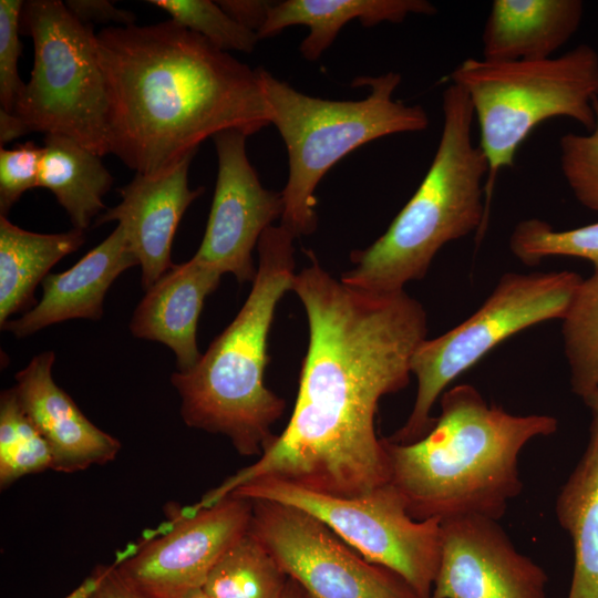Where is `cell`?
<instances>
[{"mask_svg": "<svg viewBox=\"0 0 598 598\" xmlns=\"http://www.w3.org/2000/svg\"><path fill=\"white\" fill-rule=\"evenodd\" d=\"M42 150L39 187L52 192L73 228L84 231L105 209L113 176L100 155L68 136L47 134Z\"/></svg>", "mask_w": 598, "mask_h": 598, "instance_id": "603a6c76", "label": "cell"}, {"mask_svg": "<svg viewBox=\"0 0 598 598\" xmlns=\"http://www.w3.org/2000/svg\"><path fill=\"white\" fill-rule=\"evenodd\" d=\"M138 265L124 230L116 228L70 269L49 274L42 281L41 300L2 330L17 338L70 319L97 320L103 316L106 291L126 269Z\"/></svg>", "mask_w": 598, "mask_h": 598, "instance_id": "e0dca14e", "label": "cell"}, {"mask_svg": "<svg viewBox=\"0 0 598 598\" xmlns=\"http://www.w3.org/2000/svg\"><path fill=\"white\" fill-rule=\"evenodd\" d=\"M596 122L589 134H564L559 140L560 168L571 193L586 208L598 212V97Z\"/></svg>", "mask_w": 598, "mask_h": 598, "instance_id": "f1b7e54d", "label": "cell"}, {"mask_svg": "<svg viewBox=\"0 0 598 598\" xmlns=\"http://www.w3.org/2000/svg\"><path fill=\"white\" fill-rule=\"evenodd\" d=\"M246 135L225 130L213 136L217 178L200 246L194 257L239 282L255 279L252 250L283 213L282 193L265 188L246 152Z\"/></svg>", "mask_w": 598, "mask_h": 598, "instance_id": "4fadbf2b", "label": "cell"}, {"mask_svg": "<svg viewBox=\"0 0 598 598\" xmlns=\"http://www.w3.org/2000/svg\"><path fill=\"white\" fill-rule=\"evenodd\" d=\"M147 2L166 11L173 21L223 51L235 50L250 53L259 41L256 32L236 22L217 1L150 0Z\"/></svg>", "mask_w": 598, "mask_h": 598, "instance_id": "83f0119b", "label": "cell"}, {"mask_svg": "<svg viewBox=\"0 0 598 598\" xmlns=\"http://www.w3.org/2000/svg\"><path fill=\"white\" fill-rule=\"evenodd\" d=\"M21 0L0 1V103L1 109L14 112L24 84L18 73V60L22 52L19 39Z\"/></svg>", "mask_w": 598, "mask_h": 598, "instance_id": "f546056e", "label": "cell"}, {"mask_svg": "<svg viewBox=\"0 0 598 598\" xmlns=\"http://www.w3.org/2000/svg\"><path fill=\"white\" fill-rule=\"evenodd\" d=\"M288 576L248 532L210 570L203 590L209 598H281Z\"/></svg>", "mask_w": 598, "mask_h": 598, "instance_id": "cb8c5ba5", "label": "cell"}, {"mask_svg": "<svg viewBox=\"0 0 598 598\" xmlns=\"http://www.w3.org/2000/svg\"><path fill=\"white\" fill-rule=\"evenodd\" d=\"M508 245L526 266H536L548 257L567 256L586 259L598 270V223L555 230L543 219L527 218L514 227Z\"/></svg>", "mask_w": 598, "mask_h": 598, "instance_id": "4316f807", "label": "cell"}, {"mask_svg": "<svg viewBox=\"0 0 598 598\" xmlns=\"http://www.w3.org/2000/svg\"><path fill=\"white\" fill-rule=\"evenodd\" d=\"M42 147L29 141L13 148H0V213L10 208L27 190L39 187Z\"/></svg>", "mask_w": 598, "mask_h": 598, "instance_id": "4dcf8cb0", "label": "cell"}, {"mask_svg": "<svg viewBox=\"0 0 598 598\" xmlns=\"http://www.w3.org/2000/svg\"><path fill=\"white\" fill-rule=\"evenodd\" d=\"M221 275L194 256L173 265L137 305L130 322L132 334L167 346L176 355L178 371H189L202 357L196 333L203 305Z\"/></svg>", "mask_w": 598, "mask_h": 598, "instance_id": "ac0fdd59", "label": "cell"}, {"mask_svg": "<svg viewBox=\"0 0 598 598\" xmlns=\"http://www.w3.org/2000/svg\"><path fill=\"white\" fill-rule=\"evenodd\" d=\"M548 576L519 553L498 520L441 522V559L431 598H548Z\"/></svg>", "mask_w": 598, "mask_h": 598, "instance_id": "5bb4252c", "label": "cell"}, {"mask_svg": "<svg viewBox=\"0 0 598 598\" xmlns=\"http://www.w3.org/2000/svg\"><path fill=\"white\" fill-rule=\"evenodd\" d=\"M308 254L311 264L292 286L307 315L309 343L291 417L255 463L210 491L200 506L266 477L342 497L390 483L375 414L384 395L409 384L412 357L427 334L426 312L404 290L378 295L350 287Z\"/></svg>", "mask_w": 598, "mask_h": 598, "instance_id": "6da1fadb", "label": "cell"}, {"mask_svg": "<svg viewBox=\"0 0 598 598\" xmlns=\"http://www.w3.org/2000/svg\"><path fill=\"white\" fill-rule=\"evenodd\" d=\"M582 278L575 271L506 272L466 320L415 350L417 381L412 411L389 440L408 444L433 426L432 409L447 386L509 337L542 322L563 319Z\"/></svg>", "mask_w": 598, "mask_h": 598, "instance_id": "9c48e42d", "label": "cell"}, {"mask_svg": "<svg viewBox=\"0 0 598 598\" xmlns=\"http://www.w3.org/2000/svg\"><path fill=\"white\" fill-rule=\"evenodd\" d=\"M582 401L590 409L592 415L598 416V388Z\"/></svg>", "mask_w": 598, "mask_h": 598, "instance_id": "8d00e7d4", "label": "cell"}, {"mask_svg": "<svg viewBox=\"0 0 598 598\" xmlns=\"http://www.w3.org/2000/svg\"><path fill=\"white\" fill-rule=\"evenodd\" d=\"M561 321L571 391L585 400L598 388V270L581 280Z\"/></svg>", "mask_w": 598, "mask_h": 598, "instance_id": "d4e9b609", "label": "cell"}, {"mask_svg": "<svg viewBox=\"0 0 598 598\" xmlns=\"http://www.w3.org/2000/svg\"><path fill=\"white\" fill-rule=\"evenodd\" d=\"M281 598H309L306 591L293 579L288 578L283 595Z\"/></svg>", "mask_w": 598, "mask_h": 598, "instance_id": "d590c367", "label": "cell"}, {"mask_svg": "<svg viewBox=\"0 0 598 598\" xmlns=\"http://www.w3.org/2000/svg\"><path fill=\"white\" fill-rule=\"evenodd\" d=\"M448 79L467 94L478 124V146L488 164L487 210L498 173L514 165L518 147L537 125L561 116L589 131L595 126L598 53L588 44L538 61L468 58Z\"/></svg>", "mask_w": 598, "mask_h": 598, "instance_id": "52a82bcc", "label": "cell"}, {"mask_svg": "<svg viewBox=\"0 0 598 598\" xmlns=\"http://www.w3.org/2000/svg\"><path fill=\"white\" fill-rule=\"evenodd\" d=\"M442 111L440 141L422 183L381 237L351 252L354 267L341 275L343 283L378 295L403 291L425 276L444 245L485 231L488 164L473 142V107L461 86L450 83L443 91Z\"/></svg>", "mask_w": 598, "mask_h": 598, "instance_id": "5b68a950", "label": "cell"}, {"mask_svg": "<svg viewBox=\"0 0 598 598\" xmlns=\"http://www.w3.org/2000/svg\"><path fill=\"white\" fill-rule=\"evenodd\" d=\"M95 47L110 153L136 173L159 172L221 131L271 124L258 68L172 19L105 28Z\"/></svg>", "mask_w": 598, "mask_h": 598, "instance_id": "7a4b0ae2", "label": "cell"}, {"mask_svg": "<svg viewBox=\"0 0 598 598\" xmlns=\"http://www.w3.org/2000/svg\"><path fill=\"white\" fill-rule=\"evenodd\" d=\"M295 238L282 225L262 233L257 272L244 306L197 364L171 379L181 396L184 422L227 436L246 456L261 455L276 436L272 424L286 408L265 385L264 372L276 306L293 286Z\"/></svg>", "mask_w": 598, "mask_h": 598, "instance_id": "277c9868", "label": "cell"}, {"mask_svg": "<svg viewBox=\"0 0 598 598\" xmlns=\"http://www.w3.org/2000/svg\"><path fill=\"white\" fill-rule=\"evenodd\" d=\"M31 132L25 122L20 118L16 113L0 110V143L3 144L11 142L20 136H23Z\"/></svg>", "mask_w": 598, "mask_h": 598, "instance_id": "e575fe53", "label": "cell"}, {"mask_svg": "<svg viewBox=\"0 0 598 598\" xmlns=\"http://www.w3.org/2000/svg\"><path fill=\"white\" fill-rule=\"evenodd\" d=\"M250 501L248 533L309 598H421L403 578L365 560L312 515L272 501Z\"/></svg>", "mask_w": 598, "mask_h": 598, "instance_id": "8fae6325", "label": "cell"}, {"mask_svg": "<svg viewBox=\"0 0 598 598\" xmlns=\"http://www.w3.org/2000/svg\"><path fill=\"white\" fill-rule=\"evenodd\" d=\"M271 124L288 154V179L281 190V224L296 238L317 228L316 188L327 172L353 150L391 134L424 131L429 116L421 105L393 99L401 74L359 76L352 86L368 87L357 101L313 97L258 68Z\"/></svg>", "mask_w": 598, "mask_h": 598, "instance_id": "8992f818", "label": "cell"}, {"mask_svg": "<svg viewBox=\"0 0 598 598\" xmlns=\"http://www.w3.org/2000/svg\"><path fill=\"white\" fill-rule=\"evenodd\" d=\"M440 408L422 439L408 444L383 439L390 483L416 520L464 515L499 520L523 489L522 451L555 434L557 419L512 414L487 403L471 384L445 390Z\"/></svg>", "mask_w": 598, "mask_h": 598, "instance_id": "3957f363", "label": "cell"}, {"mask_svg": "<svg viewBox=\"0 0 598 598\" xmlns=\"http://www.w3.org/2000/svg\"><path fill=\"white\" fill-rule=\"evenodd\" d=\"M93 587L84 598H146L114 566H99L92 575Z\"/></svg>", "mask_w": 598, "mask_h": 598, "instance_id": "d6a6232c", "label": "cell"}, {"mask_svg": "<svg viewBox=\"0 0 598 598\" xmlns=\"http://www.w3.org/2000/svg\"><path fill=\"white\" fill-rule=\"evenodd\" d=\"M217 3L243 27L258 33L267 20L274 1L265 0H221Z\"/></svg>", "mask_w": 598, "mask_h": 598, "instance_id": "836d02e7", "label": "cell"}, {"mask_svg": "<svg viewBox=\"0 0 598 598\" xmlns=\"http://www.w3.org/2000/svg\"><path fill=\"white\" fill-rule=\"evenodd\" d=\"M52 470L49 444L21 408L13 388L0 396V485Z\"/></svg>", "mask_w": 598, "mask_h": 598, "instance_id": "484cf974", "label": "cell"}, {"mask_svg": "<svg viewBox=\"0 0 598 598\" xmlns=\"http://www.w3.org/2000/svg\"><path fill=\"white\" fill-rule=\"evenodd\" d=\"M21 24L34 59L13 113L31 132L64 135L101 157L109 154L107 95L92 25L60 0L24 2Z\"/></svg>", "mask_w": 598, "mask_h": 598, "instance_id": "ba28073f", "label": "cell"}, {"mask_svg": "<svg viewBox=\"0 0 598 598\" xmlns=\"http://www.w3.org/2000/svg\"><path fill=\"white\" fill-rule=\"evenodd\" d=\"M582 16L580 0H494L482 33V59H549L576 33Z\"/></svg>", "mask_w": 598, "mask_h": 598, "instance_id": "d6986e66", "label": "cell"}, {"mask_svg": "<svg viewBox=\"0 0 598 598\" xmlns=\"http://www.w3.org/2000/svg\"><path fill=\"white\" fill-rule=\"evenodd\" d=\"M250 499L228 495L178 518L116 568L146 598H185L203 588L220 557L249 528Z\"/></svg>", "mask_w": 598, "mask_h": 598, "instance_id": "7c38bea8", "label": "cell"}, {"mask_svg": "<svg viewBox=\"0 0 598 598\" xmlns=\"http://www.w3.org/2000/svg\"><path fill=\"white\" fill-rule=\"evenodd\" d=\"M436 8L425 0H285L272 3L257 35L259 40L287 27L307 25L309 34L300 44L308 61L318 60L339 31L357 19L364 27L382 22L400 23L410 14L433 16Z\"/></svg>", "mask_w": 598, "mask_h": 598, "instance_id": "ffe728a7", "label": "cell"}, {"mask_svg": "<svg viewBox=\"0 0 598 598\" xmlns=\"http://www.w3.org/2000/svg\"><path fill=\"white\" fill-rule=\"evenodd\" d=\"M69 11L82 23H117L118 27L135 24V14L120 9L106 0H66Z\"/></svg>", "mask_w": 598, "mask_h": 598, "instance_id": "1f68e13d", "label": "cell"}, {"mask_svg": "<svg viewBox=\"0 0 598 598\" xmlns=\"http://www.w3.org/2000/svg\"><path fill=\"white\" fill-rule=\"evenodd\" d=\"M229 495L305 511L365 560L399 575L421 598H431L441 559V520L414 519L391 483L361 496L342 497L266 477L247 482Z\"/></svg>", "mask_w": 598, "mask_h": 598, "instance_id": "30bf717a", "label": "cell"}, {"mask_svg": "<svg viewBox=\"0 0 598 598\" xmlns=\"http://www.w3.org/2000/svg\"><path fill=\"white\" fill-rule=\"evenodd\" d=\"M185 598H209L203 588L196 589L192 592H189Z\"/></svg>", "mask_w": 598, "mask_h": 598, "instance_id": "74e56055", "label": "cell"}, {"mask_svg": "<svg viewBox=\"0 0 598 598\" xmlns=\"http://www.w3.org/2000/svg\"><path fill=\"white\" fill-rule=\"evenodd\" d=\"M558 524L570 537L574 565L567 598H598V416L587 446L555 502Z\"/></svg>", "mask_w": 598, "mask_h": 598, "instance_id": "44dd1931", "label": "cell"}, {"mask_svg": "<svg viewBox=\"0 0 598 598\" xmlns=\"http://www.w3.org/2000/svg\"><path fill=\"white\" fill-rule=\"evenodd\" d=\"M196 152L159 172L136 173L118 189L120 204L106 209L96 220V225L118 221L142 267L145 290L174 265L171 250L177 226L187 207L204 190L188 186V169Z\"/></svg>", "mask_w": 598, "mask_h": 598, "instance_id": "9a60e30c", "label": "cell"}, {"mask_svg": "<svg viewBox=\"0 0 598 598\" xmlns=\"http://www.w3.org/2000/svg\"><path fill=\"white\" fill-rule=\"evenodd\" d=\"M85 241L84 231H29L0 216V324L34 303L37 286L64 256Z\"/></svg>", "mask_w": 598, "mask_h": 598, "instance_id": "7402d4cb", "label": "cell"}, {"mask_svg": "<svg viewBox=\"0 0 598 598\" xmlns=\"http://www.w3.org/2000/svg\"><path fill=\"white\" fill-rule=\"evenodd\" d=\"M53 351H44L16 374L13 390L52 453V470L83 471L115 458L117 439L95 426L53 380Z\"/></svg>", "mask_w": 598, "mask_h": 598, "instance_id": "2e32d148", "label": "cell"}]
</instances>
